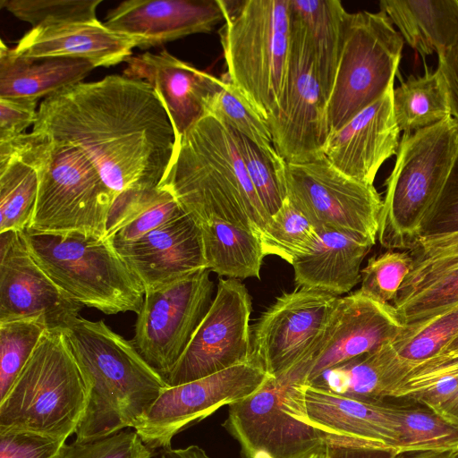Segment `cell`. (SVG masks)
Instances as JSON below:
<instances>
[{"instance_id":"e575fe53","label":"cell","mask_w":458,"mask_h":458,"mask_svg":"<svg viewBox=\"0 0 458 458\" xmlns=\"http://www.w3.org/2000/svg\"><path fill=\"white\" fill-rule=\"evenodd\" d=\"M398 454L420 451L458 453V425L423 405H398Z\"/></svg>"},{"instance_id":"4316f807","label":"cell","mask_w":458,"mask_h":458,"mask_svg":"<svg viewBox=\"0 0 458 458\" xmlns=\"http://www.w3.org/2000/svg\"><path fill=\"white\" fill-rule=\"evenodd\" d=\"M379 6L422 57L442 55L458 44L457 0H382Z\"/></svg>"},{"instance_id":"db71d44e","label":"cell","mask_w":458,"mask_h":458,"mask_svg":"<svg viewBox=\"0 0 458 458\" xmlns=\"http://www.w3.org/2000/svg\"><path fill=\"white\" fill-rule=\"evenodd\" d=\"M458 351V333L450 340L445 349L439 354H445ZM437 354V355H439ZM433 358V357H432Z\"/></svg>"},{"instance_id":"ac0fdd59","label":"cell","mask_w":458,"mask_h":458,"mask_svg":"<svg viewBox=\"0 0 458 458\" xmlns=\"http://www.w3.org/2000/svg\"><path fill=\"white\" fill-rule=\"evenodd\" d=\"M404 328L391 303L360 290L338 297L313 352L308 384L327 369L394 341Z\"/></svg>"},{"instance_id":"cb8c5ba5","label":"cell","mask_w":458,"mask_h":458,"mask_svg":"<svg viewBox=\"0 0 458 458\" xmlns=\"http://www.w3.org/2000/svg\"><path fill=\"white\" fill-rule=\"evenodd\" d=\"M136 47L134 39L98 21L32 28L12 50L27 58L71 57L107 67L126 62Z\"/></svg>"},{"instance_id":"603a6c76","label":"cell","mask_w":458,"mask_h":458,"mask_svg":"<svg viewBox=\"0 0 458 458\" xmlns=\"http://www.w3.org/2000/svg\"><path fill=\"white\" fill-rule=\"evenodd\" d=\"M308 415L329 438L354 440L398 454L397 404L360 399L308 384Z\"/></svg>"},{"instance_id":"8d00e7d4","label":"cell","mask_w":458,"mask_h":458,"mask_svg":"<svg viewBox=\"0 0 458 458\" xmlns=\"http://www.w3.org/2000/svg\"><path fill=\"white\" fill-rule=\"evenodd\" d=\"M408 251L412 259L411 270L395 300L404 298L458 268V231L422 236Z\"/></svg>"},{"instance_id":"7dc6e473","label":"cell","mask_w":458,"mask_h":458,"mask_svg":"<svg viewBox=\"0 0 458 458\" xmlns=\"http://www.w3.org/2000/svg\"><path fill=\"white\" fill-rule=\"evenodd\" d=\"M458 231V151L434 216L423 236Z\"/></svg>"},{"instance_id":"83f0119b","label":"cell","mask_w":458,"mask_h":458,"mask_svg":"<svg viewBox=\"0 0 458 458\" xmlns=\"http://www.w3.org/2000/svg\"><path fill=\"white\" fill-rule=\"evenodd\" d=\"M404 378L391 342L324 370L309 385L346 396L385 401Z\"/></svg>"},{"instance_id":"1f68e13d","label":"cell","mask_w":458,"mask_h":458,"mask_svg":"<svg viewBox=\"0 0 458 458\" xmlns=\"http://www.w3.org/2000/svg\"><path fill=\"white\" fill-rule=\"evenodd\" d=\"M393 107L397 126L413 132L452 115L445 77L437 68L426 67L420 76H409L393 91Z\"/></svg>"},{"instance_id":"484cf974","label":"cell","mask_w":458,"mask_h":458,"mask_svg":"<svg viewBox=\"0 0 458 458\" xmlns=\"http://www.w3.org/2000/svg\"><path fill=\"white\" fill-rule=\"evenodd\" d=\"M96 66L71 57L27 58L1 41L0 98L38 100L81 82Z\"/></svg>"},{"instance_id":"4fadbf2b","label":"cell","mask_w":458,"mask_h":458,"mask_svg":"<svg viewBox=\"0 0 458 458\" xmlns=\"http://www.w3.org/2000/svg\"><path fill=\"white\" fill-rule=\"evenodd\" d=\"M291 45L284 99L267 119L277 154L290 164L325 157L329 135L327 98L317 79L303 30L291 16Z\"/></svg>"},{"instance_id":"7c38bea8","label":"cell","mask_w":458,"mask_h":458,"mask_svg":"<svg viewBox=\"0 0 458 458\" xmlns=\"http://www.w3.org/2000/svg\"><path fill=\"white\" fill-rule=\"evenodd\" d=\"M210 272L208 268L197 270L144 294L131 343L165 379L212 304Z\"/></svg>"},{"instance_id":"8992f818","label":"cell","mask_w":458,"mask_h":458,"mask_svg":"<svg viewBox=\"0 0 458 458\" xmlns=\"http://www.w3.org/2000/svg\"><path fill=\"white\" fill-rule=\"evenodd\" d=\"M226 78L267 119L283 106L291 45L289 0H219Z\"/></svg>"},{"instance_id":"ee69618b","label":"cell","mask_w":458,"mask_h":458,"mask_svg":"<svg viewBox=\"0 0 458 458\" xmlns=\"http://www.w3.org/2000/svg\"><path fill=\"white\" fill-rule=\"evenodd\" d=\"M152 450L135 430L122 429L96 439L64 444L59 458H151Z\"/></svg>"},{"instance_id":"52a82bcc","label":"cell","mask_w":458,"mask_h":458,"mask_svg":"<svg viewBox=\"0 0 458 458\" xmlns=\"http://www.w3.org/2000/svg\"><path fill=\"white\" fill-rule=\"evenodd\" d=\"M87 390L64 330H47L5 396L0 430L67 440L84 414Z\"/></svg>"},{"instance_id":"277c9868","label":"cell","mask_w":458,"mask_h":458,"mask_svg":"<svg viewBox=\"0 0 458 458\" xmlns=\"http://www.w3.org/2000/svg\"><path fill=\"white\" fill-rule=\"evenodd\" d=\"M0 154H14L37 171L38 195L28 229L106 236L116 194L80 148L31 131L0 141Z\"/></svg>"},{"instance_id":"e0dca14e","label":"cell","mask_w":458,"mask_h":458,"mask_svg":"<svg viewBox=\"0 0 458 458\" xmlns=\"http://www.w3.org/2000/svg\"><path fill=\"white\" fill-rule=\"evenodd\" d=\"M81 308L37 264L23 232L0 233V323L36 320L48 330H64Z\"/></svg>"},{"instance_id":"60d3db41","label":"cell","mask_w":458,"mask_h":458,"mask_svg":"<svg viewBox=\"0 0 458 458\" xmlns=\"http://www.w3.org/2000/svg\"><path fill=\"white\" fill-rule=\"evenodd\" d=\"M404 326L429 319L458 305V268L393 303Z\"/></svg>"},{"instance_id":"5b68a950","label":"cell","mask_w":458,"mask_h":458,"mask_svg":"<svg viewBox=\"0 0 458 458\" xmlns=\"http://www.w3.org/2000/svg\"><path fill=\"white\" fill-rule=\"evenodd\" d=\"M458 151V122L451 115L403 132L386 182L377 240L387 250H410L431 222Z\"/></svg>"},{"instance_id":"ffe728a7","label":"cell","mask_w":458,"mask_h":458,"mask_svg":"<svg viewBox=\"0 0 458 458\" xmlns=\"http://www.w3.org/2000/svg\"><path fill=\"white\" fill-rule=\"evenodd\" d=\"M392 85L386 92L335 131L329 132L325 157L346 176L373 185L386 160L397 153L400 130Z\"/></svg>"},{"instance_id":"d6986e66","label":"cell","mask_w":458,"mask_h":458,"mask_svg":"<svg viewBox=\"0 0 458 458\" xmlns=\"http://www.w3.org/2000/svg\"><path fill=\"white\" fill-rule=\"evenodd\" d=\"M113 246L144 293L207 268L200 229L185 212L135 241Z\"/></svg>"},{"instance_id":"44dd1931","label":"cell","mask_w":458,"mask_h":458,"mask_svg":"<svg viewBox=\"0 0 458 458\" xmlns=\"http://www.w3.org/2000/svg\"><path fill=\"white\" fill-rule=\"evenodd\" d=\"M222 21L219 0H127L108 12L104 24L148 48L209 32Z\"/></svg>"},{"instance_id":"11a10c76","label":"cell","mask_w":458,"mask_h":458,"mask_svg":"<svg viewBox=\"0 0 458 458\" xmlns=\"http://www.w3.org/2000/svg\"><path fill=\"white\" fill-rule=\"evenodd\" d=\"M310 458H326V454H325V453H323V454H314V455H312V456H311V457H310Z\"/></svg>"},{"instance_id":"f6af8a7d","label":"cell","mask_w":458,"mask_h":458,"mask_svg":"<svg viewBox=\"0 0 458 458\" xmlns=\"http://www.w3.org/2000/svg\"><path fill=\"white\" fill-rule=\"evenodd\" d=\"M65 440L25 430H0V458H59Z\"/></svg>"},{"instance_id":"30bf717a","label":"cell","mask_w":458,"mask_h":458,"mask_svg":"<svg viewBox=\"0 0 458 458\" xmlns=\"http://www.w3.org/2000/svg\"><path fill=\"white\" fill-rule=\"evenodd\" d=\"M403 38L379 11L347 13L335 81L327 103L330 132L381 98L394 83Z\"/></svg>"},{"instance_id":"7bdbcfd3","label":"cell","mask_w":458,"mask_h":458,"mask_svg":"<svg viewBox=\"0 0 458 458\" xmlns=\"http://www.w3.org/2000/svg\"><path fill=\"white\" fill-rule=\"evenodd\" d=\"M248 176L267 214L272 216L284 198L278 172L285 161L276 164L252 141L231 129Z\"/></svg>"},{"instance_id":"f35d334b","label":"cell","mask_w":458,"mask_h":458,"mask_svg":"<svg viewBox=\"0 0 458 458\" xmlns=\"http://www.w3.org/2000/svg\"><path fill=\"white\" fill-rule=\"evenodd\" d=\"M47 330L36 320L0 323V400L5 396Z\"/></svg>"},{"instance_id":"7a4b0ae2","label":"cell","mask_w":458,"mask_h":458,"mask_svg":"<svg viewBox=\"0 0 458 458\" xmlns=\"http://www.w3.org/2000/svg\"><path fill=\"white\" fill-rule=\"evenodd\" d=\"M197 224L224 221L260 239L271 216L246 172L230 127L210 115L181 138L160 183Z\"/></svg>"},{"instance_id":"c3c4849f","label":"cell","mask_w":458,"mask_h":458,"mask_svg":"<svg viewBox=\"0 0 458 458\" xmlns=\"http://www.w3.org/2000/svg\"><path fill=\"white\" fill-rule=\"evenodd\" d=\"M396 454L393 449L344 438H329L325 451L326 458H394Z\"/></svg>"},{"instance_id":"7402d4cb","label":"cell","mask_w":458,"mask_h":458,"mask_svg":"<svg viewBox=\"0 0 458 458\" xmlns=\"http://www.w3.org/2000/svg\"><path fill=\"white\" fill-rule=\"evenodd\" d=\"M126 64L123 75L148 82L160 98L174 126L176 146L182 135L205 116L208 98L222 83L221 79L166 50L131 55Z\"/></svg>"},{"instance_id":"f1b7e54d","label":"cell","mask_w":458,"mask_h":458,"mask_svg":"<svg viewBox=\"0 0 458 458\" xmlns=\"http://www.w3.org/2000/svg\"><path fill=\"white\" fill-rule=\"evenodd\" d=\"M291 16L303 30L317 79L327 100L341 53L347 12L337 0H289Z\"/></svg>"},{"instance_id":"d6a6232c","label":"cell","mask_w":458,"mask_h":458,"mask_svg":"<svg viewBox=\"0 0 458 458\" xmlns=\"http://www.w3.org/2000/svg\"><path fill=\"white\" fill-rule=\"evenodd\" d=\"M38 185L31 164L14 154H0V233L30 227Z\"/></svg>"},{"instance_id":"2e32d148","label":"cell","mask_w":458,"mask_h":458,"mask_svg":"<svg viewBox=\"0 0 458 458\" xmlns=\"http://www.w3.org/2000/svg\"><path fill=\"white\" fill-rule=\"evenodd\" d=\"M337 296L296 288L283 293L253 328L252 359L274 377L314 352Z\"/></svg>"},{"instance_id":"5bb4252c","label":"cell","mask_w":458,"mask_h":458,"mask_svg":"<svg viewBox=\"0 0 458 458\" xmlns=\"http://www.w3.org/2000/svg\"><path fill=\"white\" fill-rule=\"evenodd\" d=\"M270 377L251 360L197 380L169 386L133 429L149 449L171 448L176 434L222 406L253 394Z\"/></svg>"},{"instance_id":"d590c367","label":"cell","mask_w":458,"mask_h":458,"mask_svg":"<svg viewBox=\"0 0 458 458\" xmlns=\"http://www.w3.org/2000/svg\"><path fill=\"white\" fill-rule=\"evenodd\" d=\"M457 333L458 305L425 321L405 326L392 342L405 377L415 366L439 354Z\"/></svg>"},{"instance_id":"bcb514c9","label":"cell","mask_w":458,"mask_h":458,"mask_svg":"<svg viewBox=\"0 0 458 458\" xmlns=\"http://www.w3.org/2000/svg\"><path fill=\"white\" fill-rule=\"evenodd\" d=\"M38 100L0 98V141H8L23 134L38 117Z\"/></svg>"},{"instance_id":"9c48e42d","label":"cell","mask_w":458,"mask_h":458,"mask_svg":"<svg viewBox=\"0 0 458 458\" xmlns=\"http://www.w3.org/2000/svg\"><path fill=\"white\" fill-rule=\"evenodd\" d=\"M23 233L34 260L72 300L105 314L140 312L144 289L106 238L30 229Z\"/></svg>"},{"instance_id":"3957f363","label":"cell","mask_w":458,"mask_h":458,"mask_svg":"<svg viewBox=\"0 0 458 458\" xmlns=\"http://www.w3.org/2000/svg\"><path fill=\"white\" fill-rule=\"evenodd\" d=\"M86 390L78 442L134 428L169 385L132 344L104 321L79 317L64 330Z\"/></svg>"},{"instance_id":"f907efd6","label":"cell","mask_w":458,"mask_h":458,"mask_svg":"<svg viewBox=\"0 0 458 458\" xmlns=\"http://www.w3.org/2000/svg\"><path fill=\"white\" fill-rule=\"evenodd\" d=\"M157 458H209L207 453L199 445H191L184 448L164 449Z\"/></svg>"},{"instance_id":"f546056e","label":"cell","mask_w":458,"mask_h":458,"mask_svg":"<svg viewBox=\"0 0 458 458\" xmlns=\"http://www.w3.org/2000/svg\"><path fill=\"white\" fill-rule=\"evenodd\" d=\"M183 213L173 193L162 186L128 190L115 196L105 238L112 244L135 241Z\"/></svg>"},{"instance_id":"f5cc1de1","label":"cell","mask_w":458,"mask_h":458,"mask_svg":"<svg viewBox=\"0 0 458 458\" xmlns=\"http://www.w3.org/2000/svg\"><path fill=\"white\" fill-rule=\"evenodd\" d=\"M394 458H458V453L452 451H420L399 453Z\"/></svg>"},{"instance_id":"4dcf8cb0","label":"cell","mask_w":458,"mask_h":458,"mask_svg":"<svg viewBox=\"0 0 458 458\" xmlns=\"http://www.w3.org/2000/svg\"><path fill=\"white\" fill-rule=\"evenodd\" d=\"M197 225L201 232L207 268L228 278H259L265 255L256 233L224 221Z\"/></svg>"},{"instance_id":"74e56055","label":"cell","mask_w":458,"mask_h":458,"mask_svg":"<svg viewBox=\"0 0 458 458\" xmlns=\"http://www.w3.org/2000/svg\"><path fill=\"white\" fill-rule=\"evenodd\" d=\"M318 237L313 225L284 199L260 241L265 256L276 255L292 265L295 259L312 250Z\"/></svg>"},{"instance_id":"681fc988","label":"cell","mask_w":458,"mask_h":458,"mask_svg":"<svg viewBox=\"0 0 458 458\" xmlns=\"http://www.w3.org/2000/svg\"><path fill=\"white\" fill-rule=\"evenodd\" d=\"M448 89L452 116L458 122V44L438 55V66Z\"/></svg>"},{"instance_id":"816d5d0a","label":"cell","mask_w":458,"mask_h":458,"mask_svg":"<svg viewBox=\"0 0 458 458\" xmlns=\"http://www.w3.org/2000/svg\"><path fill=\"white\" fill-rule=\"evenodd\" d=\"M434 411L450 422L458 425V388L447 400L438 405Z\"/></svg>"},{"instance_id":"d4e9b609","label":"cell","mask_w":458,"mask_h":458,"mask_svg":"<svg viewBox=\"0 0 458 458\" xmlns=\"http://www.w3.org/2000/svg\"><path fill=\"white\" fill-rule=\"evenodd\" d=\"M312 250L292 266L299 289L335 296L350 292L360 281V266L373 242L336 231L318 232Z\"/></svg>"},{"instance_id":"836d02e7","label":"cell","mask_w":458,"mask_h":458,"mask_svg":"<svg viewBox=\"0 0 458 458\" xmlns=\"http://www.w3.org/2000/svg\"><path fill=\"white\" fill-rule=\"evenodd\" d=\"M221 80L220 88L206 102L205 115L245 136L276 164L284 161L273 145L266 120L226 77Z\"/></svg>"},{"instance_id":"6da1fadb","label":"cell","mask_w":458,"mask_h":458,"mask_svg":"<svg viewBox=\"0 0 458 458\" xmlns=\"http://www.w3.org/2000/svg\"><path fill=\"white\" fill-rule=\"evenodd\" d=\"M31 131L80 148L116 195L159 186L176 148L154 89L124 75L80 82L45 98Z\"/></svg>"},{"instance_id":"b9f144b4","label":"cell","mask_w":458,"mask_h":458,"mask_svg":"<svg viewBox=\"0 0 458 458\" xmlns=\"http://www.w3.org/2000/svg\"><path fill=\"white\" fill-rule=\"evenodd\" d=\"M411 264L408 250H388L373 256L360 271V290L373 299L393 304Z\"/></svg>"},{"instance_id":"ba28073f","label":"cell","mask_w":458,"mask_h":458,"mask_svg":"<svg viewBox=\"0 0 458 458\" xmlns=\"http://www.w3.org/2000/svg\"><path fill=\"white\" fill-rule=\"evenodd\" d=\"M313 353L258 391L229 404L225 429L242 458H310L326 451L327 434L310 420L306 389Z\"/></svg>"},{"instance_id":"8fae6325","label":"cell","mask_w":458,"mask_h":458,"mask_svg":"<svg viewBox=\"0 0 458 458\" xmlns=\"http://www.w3.org/2000/svg\"><path fill=\"white\" fill-rule=\"evenodd\" d=\"M278 175L284 198L318 232L336 231L376 243L382 199L374 185L346 176L326 157L284 162Z\"/></svg>"},{"instance_id":"9a60e30c","label":"cell","mask_w":458,"mask_h":458,"mask_svg":"<svg viewBox=\"0 0 458 458\" xmlns=\"http://www.w3.org/2000/svg\"><path fill=\"white\" fill-rule=\"evenodd\" d=\"M251 299L238 279H220L212 304L166 377L170 386L197 380L252 359Z\"/></svg>"},{"instance_id":"ab89813d","label":"cell","mask_w":458,"mask_h":458,"mask_svg":"<svg viewBox=\"0 0 458 458\" xmlns=\"http://www.w3.org/2000/svg\"><path fill=\"white\" fill-rule=\"evenodd\" d=\"M102 0H1V7L32 28L71 22H96Z\"/></svg>"}]
</instances>
